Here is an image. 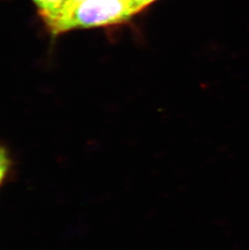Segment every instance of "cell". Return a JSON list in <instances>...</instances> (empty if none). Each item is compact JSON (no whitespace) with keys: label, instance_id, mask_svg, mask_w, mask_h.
Wrapping results in <instances>:
<instances>
[{"label":"cell","instance_id":"cell-6","mask_svg":"<svg viewBox=\"0 0 249 250\" xmlns=\"http://www.w3.org/2000/svg\"><path fill=\"white\" fill-rule=\"evenodd\" d=\"M130 2H131V0H130Z\"/></svg>","mask_w":249,"mask_h":250},{"label":"cell","instance_id":"cell-2","mask_svg":"<svg viewBox=\"0 0 249 250\" xmlns=\"http://www.w3.org/2000/svg\"><path fill=\"white\" fill-rule=\"evenodd\" d=\"M37 5L39 14L43 21L50 19L58 14L63 7L66 0H33Z\"/></svg>","mask_w":249,"mask_h":250},{"label":"cell","instance_id":"cell-3","mask_svg":"<svg viewBox=\"0 0 249 250\" xmlns=\"http://www.w3.org/2000/svg\"><path fill=\"white\" fill-rule=\"evenodd\" d=\"M9 167V155L6 149L0 146V184L7 174Z\"/></svg>","mask_w":249,"mask_h":250},{"label":"cell","instance_id":"cell-5","mask_svg":"<svg viewBox=\"0 0 249 250\" xmlns=\"http://www.w3.org/2000/svg\"><path fill=\"white\" fill-rule=\"evenodd\" d=\"M81 1H83V0H66V3L64 5L63 7H70V6L76 4V3L81 2Z\"/></svg>","mask_w":249,"mask_h":250},{"label":"cell","instance_id":"cell-1","mask_svg":"<svg viewBox=\"0 0 249 250\" xmlns=\"http://www.w3.org/2000/svg\"><path fill=\"white\" fill-rule=\"evenodd\" d=\"M134 14L130 0H83L62 7L58 14L43 21L53 35H59L76 28L120 24Z\"/></svg>","mask_w":249,"mask_h":250},{"label":"cell","instance_id":"cell-4","mask_svg":"<svg viewBox=\"0 0 249 250\" xmlns=\"http://www.w3.org/2000/svg\"><path fill=\"white\" fill-rule=\"evenodd\" d=\"M155 0H131V5L134 13L140 12L144 7L148 6L151 2H154Z\"/></svg>","mask_w":249,"mask_h":250}]
</instances>
